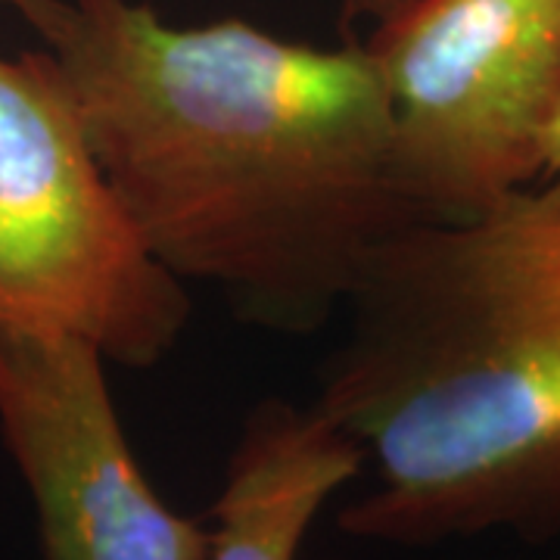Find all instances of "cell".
<instances>
[{
    "label": "cell",
    "mask_w": 560,
    "mask_h": 560,
    "mask_svg": "<svg viewBox=\"0 0 560 560\" xmlns=\"http://www.w3.org/2000/svg\"><path fill=\"white\" fill-rule=\"evenodd\" d=\"M548 184H555L560 190V116L551 128V138H548V150H545V178Z\"/></svg>",
    "instance_id": "9c48e42d"
},
{
    "label": "cell",
    "mask_w": 560,
    "mask_h": 560,
    "mask_svg": "<svg viewBox=\"0 0 560 560\" xmlns=\"http://www.w3.org/2000/svg\"><path fill=\"white\" fill-rule=\"evenodd\" d=\"M364 50L415 219L464 224L545 178L560 116V0H401Z\"/></svg>",
    "instance_id": "277c9868"
},
{
    "label": "cell",
    "mask_w": 560,
    "mask_h": 560,
    "mask_svg": "<svg viewBox=\"0 0 560 560\" xmlns=\"http://www.w3.org/2000/svg\"><path fill=\"white\" fill-rule=\"evenodd\" d=\"M0 7L16 10L22 20L38 32L40 40H47L60 28L62 16L69 10V0H0Z\"/></svg>",
    "instance_id": "52a82bcc"
},
{
    "label": "cell",
    "mask_w": 560,
    "mask_h": 560,
    "mask_svg": "<svg viewBox=\"0 0 560 560\" xmlns=\"http://www.w3.org/2000/svg\"><path fill=\"white\" fill-rule=\"evenodd\" d=\"M361 467L359 442L315 405L265 396L246 411L228 455L202 560H300L320 508Z\"/></svg>",
    "instance_id": "8992f818"
},
{
    "label": "cell",
    "mask_w": 560,
    "mask_h": 560,
    "mask_svg": "<svg viewBox=\"0 0 560 560\" xmlns=\"http://www.w3.org/2000/svg\"><path fill=\"white\" fill-rule=\"evenodd\" d=\"M187 283L147 246L50 50L0 57V327L153 368L190 320Z\"/></svg>",
    "instance_id": "3957f363"
},
{
    "label": "cell",
    "mask_w": 560,
    "mask_h": 560,
    "mask_svg": "<svg viewBox=\"0 0 560 560\" xmlns=\"http://www.w3.org/2000/svg\"><path fill=\"white\" fill-rule=\"evenodd\" d=\"M44 44L153 256L246 324L318 334L418 224L364 44L168 25L140 0H69Z\"/></svg>",
    "instance_id": "6da1fadb"
},
{
    "label": "cell",
    "mask_w": 560,
    "mask_h": 560,
    "mask_svg": "<svg viewBox=\"0 0 560 560\" xmlns=\"http://www.w3.org/2000/svg\"><path fill=\"white\" fill-rule=\"evenodd\" d=\"M396 7H401V0H342V16H346V20L381 22L383 16H389Z\"/></svg>",
    "instance_id": "ba28073f"
},
{
    "label": "cell",
    "mask_w": 560,
    "mask_h": 560,
    "mask_svg": "<svg viewBox=\"0 0 560 560\" xmlns=\"http://www.w3.org/2000/svg\"><path fill=\"white\" fill-rule=\"evenodd\" d=\"M315 408L374 460L340 511L361 541L560 536V190L383 243Z\"/></svg>",
    "instance_id": "7a4b0ae2"
},
{
    "label": "cell",
    "mask_w": 560,
    "mask_h": 560,
    "mask_svg": "<svg viewBox=\"0 0 560 560\" xmlns=\"http://www.w3.org/2000/svg\"><path fill=\"white\" fill-rule=\"evenodd\" d=\"M91 342L0 327V436L35 501L44 560H202L209 526L153 489Z\"/></svg>",
    "instance_id": "5b68a950"
}]
</instances>
